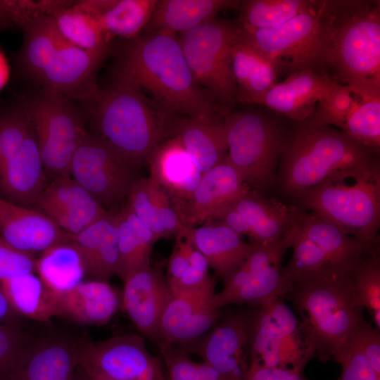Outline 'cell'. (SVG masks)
I'll return each instance as SVG.
<instances>
[{
    "instance_id": "44dd1931",
    "label": "cell",
    "mask_w": 380,
    "mask_h": 380,
    "mask_svg": "<svg viewBox=\"0 0 380 380\" xmlns=\"http://www.w3.org/2000/svg\"><path fill=\"white\" fill-rule=\"evenodd\" d=\"M341 86L312 70L291 74L277 82L253 104L265 106L295 122L308 119L318 104L327 100Z\"/></svg>"
},
{
    "instance_id": "f546056e",
    "label": "cell",
    "mask_w": 380,
    "mask_h": 380,
    "mask_svg": "<svg viewBox=\"0 0 380 380\" xmlns=\"http://www.w3.org/2000/svg\"><path fill=\"white\" fill-rule=\"evenodd\" d=\"M234 0H157L146 33L177 36L215 19L219 12L239 8Z\"/></svg>"
},
{
    "instance_id": "603a6c76",
    "label": "cell",
    "mask_w": 380,
    "mask_h": 380,
    "mask_svg": "<svg viewBox=\"0 0 380 380\" xmlns=\"http://www.w3.org/2000/svg\"><path fill=\"white\" fill-rule=\"evenodd\" d=\"M124 283L122 303L126 312L144 336L157 343L160 318L171 297L163 273L149 265Z\"/></svg>"
},
{
    "instance_id": "30bf717a",
    "label": "cell",
    "mask_w": 380,
    "mask_h": 380,
    "mask_svg": "<svg viewBox=\"0 0 380 380\" xmlns=\"http://www.w3.org/2000/svg\"><path fill=\"white\" fill-rule=\"evenodd\" d=\"M47 184L35 134L29 121L0 128V193L3 198L34 205Z\"/></svg>"
},
{
    "instance_id": "f1b7e54d",
    "label": "cell",
    "mask_w": 380,
    "mask_h": 380,
    "mask_svg": "<svg viewBox=\"0 0 380 380\" xmlns=\"http://www.w3.org/2000/svg\"><path fill=\"white\" fill-rule=\"evenodd\" d=\"M230 66L240 103L253 104L277 83L276 65L243 38L241 30L232 47Z\"/></svg>"
},
{
    "instance_id": "11a10c76",
    "label": "cell",
    "mask_w": 380,
    "mask_h": 380,
    "mask_svg": "<svg viewBox=\"0 0 380 380\" xmlns=\"http://www.w3.org/2000/svg\"><path fill=\"white\" fill-rule=\"evenodd\" d=\"M246 380H308L300 374L281 367H268L257 362H249Z\"/></svg>"
},
{
    "instance_id": "cb8c5ba5",
    "label": "cell",
    "mask_w": 380,
    "mask_h": 380,
    "mask_svg": "<svg viewBox=\"0 0 380 380\" xmlns=\"http://www.w3.org/2000/svg\"><path fill=\"white\" fill-rule=\"evenodd\" d=\"M119 212H109L70 243L77 251L85 274L91 280L108 281L116 274L118 260Z\"/></svg>"
},
{
    "instance_id": "7dc6e473",
    "label": "cell",
    "mask_w": 380,
    "mask_h": 380,
    "mask_svg": "<svg viewBox=\"0 0 380 380\" xmlns=\"http://www.w3.org/2000/svg\"><path fill=\"white\" fill-rule=\"evenodd\" d=\"M39 1L0 0V30L23 27L42 13Z\"/></svg>"
},
{
    "instance_id": "b9f144b4",
    "label": "cell",
    "mask_w": 380,
    "mask_h": 380,
    "mask_svg": "<svg viewBox=\"0 0 380 380\" xmlns=\"http://www.w3.org/2000/svg\"><path fill=\"white\" fill-rule=\"evenodd\" d=\"M314 0L241 1L239 25L244 30L277 27L308 11Z\"/></svg>"
},
{
    "instance_id": "8992f818",
    "label": "cell",
    "mask_w": 380,
    "mask_h": 380,
    "mask_svg": "<svg viewBox=\"0 0 380 380\" xmlns=\"http://www.w3.org/2000/svg\"><path fill=\"white\" fill-rule=\"evenodd\" d=\"M360 241L367 250L379 246V160L357 171L330 179L294 201Z\"/></svg>"
},
{
    "instance_id": "c3c4849f",
    "label": "cell",
    "mask_w": 380,
    "mask_h": 380,
    "mask_svg": "<svg viewBox=\"0 0 380 380\" xmlns=\"http://www.w3.org/2000/svg\"><path fill=\"white\" fill-rule=\"evenodd\" d=\"M156 343L167 368L169 380H200L196 362L183 349L162 341Z\"/></svg>"
},
{
    "instance_id": "be15d7a7",
    "label": "cell",
    "mask_w": 380,
    "mask_h": 380,
    "mask_svg": "<svg viewBox=\"0 0 380 380\" xmlns=\"http://www.w3.org/2000/svg\"><path fill=\"white\" fill-rule=\"evenodd\" d=\"M75 380H88L85 373L80 365L77 368Z\"/></svg>"
},
{
    "instance_id": "94428289",
    "label": "cell",
    "mask_w": 380,
    "mask_h": 380,
    "mask_svg": "<svg viewBox=\"0 0 380 380\" xmlns=\"http://www.w3.org/2000/svg\"><path fill=\"white\" fill-rule=\"evenodd\" d=\"M9 78V67L6 58L0 51V90L5 86Z\"/></svg>"
},
{
    "instance_id": "ffe728a7",
    "label": "cell",
    "mask_w": 380,
    "mask_h": 380,
    "mask_svg": "<svg viewBox=\"0 0 380 380\" xmlns=\"http://www.w3.org/2000/svg\"><path fill=\"white\" fill-rule=\"evenodd\" d=\"M64 231L75 235L107 213L71 176L55 177L34 205Z\"/></svg>"
},
{
    "instance_id": "e7e4bbea",
    "label": "cell",
    "mask_w": 380,
    "mask_h": 380,
    "mask_svg": "<svg viewBox=\"0 0 380 380\" xmlns=\"http://www.w3.org/2000/svg\"><path fill=\"white\" fill-rule=\"evenodd\" d=\"M376 380H380V377L376 378Z\"/></svg>"
},
{
    "instance_id": "74e56055",
    "label": "cell",
    "mask_w": 380,
    "mask_h": 380,
    "mask_svg": "<svg viewBox=\"0 0 380 380\" xmlns=\"http://www.w3.org/2000/svg\"><path fill=\"white\" fill-rule=\"evenodd\" d=\"M24 41L19 54L23 72L37 81L54 51L65 40L51 15H42L22 27Z\"/></svg>"
},
{
    "instance_id": "8fae6325",
    "label": "cell",
    "mask_w": 380,
    "mask_h": 380,
    "mask_svg": "<svg viewBox=\"0 0 380 380\" xmlns=\"http://www.w3.org/2000/svg\"><path fill=\"white\" fill-rule=\"evenodd\" d=\"M320 0L308 11L272 28L244 30L243 38L270 59L279 72H318ZM240 26V25H239Z\"/></svg>"
},
{
    "instance_id": "6125c7cd",
    "label": "cell",
    "mask_w": 380,
    "mask_h": 380,
    "mask_svg": "<svg viewBox=\"0 0 380 380\" xmlns=\"http://www.w3.org/2000/svg\"><path fill=\"white\" fill-rule=\"evenodd\" d=\"M84 372L85 373L88 380H115L106 375L101 373L100 372L87 367H82Z\"/></svg>"
},
{
    "instance_id": "484cf974",
    "label": "cell",
    "mask_w": 380,
    "mask_h": 380,
    "mask_svg": "<svg viewBox=\"0 0 380 380\" xmlns=\"http://www.w3.org/2000/svg\"><path fill=\"white\" fill-rule=\"evenodd\" d=\"M147 162L150 177L167 193L172 203L187 201L203 175L184 148L172 137L158 144Z\"/></svg>"
},
{
    "instance_id": "ba28073f",
    "label": "cell",
    "mask_w": 380,
    "mask_h": 380,
    "mask_svg": "<svg viewBox=\"0 0 380 380\" xmlns=\"http://www.w3.org/2000/svg\"><path fill=\"white\" fill-rule=\"evenodd\" d=\"M240 30L238 22L214 19L178 37L195 81L224 115L236 101L230 53Z\"/></svg>"
},
{
    "instance_id": "2e32d148",
    "label": "cell",
    "mask_w": 380,
    "mask_h": 380,
    "mask_svg": "<svg viewBox=\"0 0 380 380\" xmlns=\"http://www.w3.org/2000/svg\"><path fill=\"white\" fill-rule=\"evenodd\" d=\"M80 342L65 334L32 339L0 369V380H75Z\"/></svg>"
},
{
    "instance_id": "e575fe53",
    "label": "cell",
    "mask_w": 380,
    "mask_h": 380,
    "mask_svg": "<svg viewBox=\"0 0 380 380\" xmlns=\"http://www.w3.org/2000/svg\"><path fill=\"white\" fill-rule=\"evenodd\" d=\"M14 310L37 322H47L58 315L56 294L32 272L0 281Z\"/></svg>"
},
{
    "instance_id": "9c48e42d",
    "label": "cell",
    "mask_w": 380,
    "mask_h": 380,
    "mask_svg": "<svg viewBox=\"0 0 380 380\" xmlns=\"http://www.w3.org/2000/svg\"><path fill=\"white\" fill-rule=\"evenodd\" d=\"M20 103L32 123L46 172L55 177L70 175L86 132L80 113L70 99L46 90Z\"/></svg>"
},
{
    "instance_id": "d590c367",
    "label": "cell",
    "mask_w": 380,
    "mask_h": 380,
    "mask_svg": "<svg viewBox=\"0 0 380 380\" xmlns=\"http://www.w3.org/2000/svg\"><path fill=\"white\" fill-rule=\"evenodd\" d=\"M51 17L63 38L71 44L91 53H108L110 37L80 1L58 10Z\"/></svg>"
},
{
    "instance_id": "f5cc1de1",
    "label": "cell",
    "mask_w": 380,
    "mask_h": 380,
    "mask_svg": "<svg viewBox=\"0 0 380 380\" xmlns=\"http://www.w3.org/2000/svg\"><path fill=\"white\" fill-rule=\"evenodd\" d=\"M32 338L18 324H0V369Z\"/></svg>"
},
{
    "instance_id": "f35d334b",
    "label": "cell",
    "mask_w": 380,
    "mask_h": 380,
    "mask_svg": "<svg viewBox=\"0 0 380 380\" xmlns=\"http://www.w3.org/2000/svg\"><path fill=\"white\" fill-rule=\"evenodd\" d=\"M35 270L46 286L56 294L74 288L85 275L82 260L70 243L44 251L36 261Z\"/></svg>"
},
{
    "instance_id": "8d00e7d4",
    "label": "cell",
    "mask_w": 380,
    "mask_h": 380,
    "mask_svg": "<svg viewBox=\"0 0 380 380\" xmlns=\"http://www.w3.org/2000/svg\"><path fill=\"white\" fill-rule=\"evenodd\" d=\"M291 247L293 248L291 258L281 270L282 298L296 283L334 275L343 276L322 250L299 230L296 223Z\"/></svg>"
},
{
    "instance_id": "ee69618b",
    "label": "cell",
    "mask_w": 380,
    "mask_h": 380,
    "mask_svg": "<svg viewBox=\"0 0 380 380\" xmlns=\"http://www.w3.org/2000/svg\"><path fill=\"white\" fill-rule=\"evenodd\" d=\"M342 131L361 144L379 151L380 96L357 95Z\"/></svg>"
},
{
    "instance_id": "f907efd6",
    "label": "cell",
    "mask_w": 380,
    "mask_h": 380,
    "mask_svg": "<svg viewBox=\"0 0 380 380\" xmlns=\"http://www.w3.org/2000/svg\"><path fill=\"white\" fill-rule=\"evenodd\" d=\"M362 352L376 374L380 376V332L367 322L364 317L357 324L350 344Z\"/></svg>"
},
{
    "instance_id": "83f0119b",
    "label": "cell",
    "mask_w": 380,
    "mask_h": 380,
    "mask_svg": "<svg viewBox=\"0 0 380 380\" xmlns=\"http://www.w3.org/2000/svg\"><path fill=\"white\" fill-rule=\"evenodd\" d=\"M294 207L295 223L299 230L322 250L341 275H348L369 250L331 221L296 205Z\"/></svg>"
},
{
    "instance_id": "ac0fdd59",
    "label": "cell",
    "mask_w": 380,
    "mask_h": 380,
    "mask_svg": "<svg viewBox=\"0 0 380 380\" xmlns=\"http://www.w3.org/2000/svg\"><path fill=\"white\" fill-rule=\"evenodd\" d=\"M106 55L83 50L65 41L54 51L37 82L44 90L87 103L99 90L96 75Z\"/></svg>"
},
{
    "instance_id": "91938a15",
    "label": "cell",
    "mask_w": 380,
    "mask_h": 380,
    "mask_svg": "<svg viewBox=\"0 0 380 380\" xmlns=\"http://www.w3.org/2000/svg\"><path fill=\"white\" fill-rule=\"evenodd\" d=\"M196 367L200 380H229L222 374L205 362H196Z\"/></svg>"
},
{
    "instance_id": "9f6ffc18",
    "label": "cell",
    "mask_w": 380,
    "mask_h": 380,
    "mask_svg": "<svg viewBox=\"0 0 380 380\" xmlns=\"http://www.w3.org/2000/svg\"><path fill=\"white\" fill-rule=\"evenodd\" d=\"M210 220L220 222L235 232L240 236H251V228L243 216L233 203L216 213ZM209 220V221H210Z\"/></svg>"
},
{
    "instance_id": "60d3db41",
    "label": "cell",
    "mask_w": 380,
    "mask_h": 380,
    "mask_svg": "<svg viewBox=\"0 0 380 380\" xmlns=\"http://www.w3.org/2000/svg\"><path fill=\"white\" fill-rule=\"evenodd\" d=\"M281 331L267 302L253 308L248 336L249 362L268 367H281Z\"/></svg>"
},
{
    "instance_id": "816d5d0a",
    "label": "cell",
    "mask_w": 380,
    "mask_h": 380,
    "mask_svg": "<svg viewBox=\"0 0 380 380\" xmlns=\"http://www.w3.org/2000/svg\"><path fill=\"white\" fill-rule=\"evenodd\" d=\"M342 368L336 380H376V374L365 355L354 344H350L346 356L338 362Z\"/></svg>"
},
{
    "instance_id": "7bdbcfd3",
    "label": "cell",
    "mask_w": 380,
    "mask_h": 380,
    "mask_svg": "<svg viewBox=\"0 0 380 380\" xmlns=\"http://www.w3.org/2000/svg\"><path fill=\"white\" fill-rule=\"evenodd\" d=\"M355 304L365 308L380 329V256L379 246L362 255L348 274Z\"/></svg>"
},
{
    "instance_id": "9a60e30c",
    "label": "cell",
    "mask_w": 380,
    "mask_h": 380,
    "mask_svg": "<svg viewBox=\"0 0 380 380\" xmlns=\"http://www.w3.org/2000/svg\"><path fill=\"white\" fill-rule=\"evenodd\" d=\"M252 312L247 309L230 312L201 337L178 347L188 355H199L229 380H246Z\"/></svg>"
},
{
    "instance_id": "7a4b0ae2",
    "label": "cell",
    "mask_w": 380,
    "mask_h": 380,
    "mask_svg": "<svg viewBox=\"0 0 380 380\" xmlns=\"http://www.w3.org/2000/svg\"><path fill=\"white\" fill-rule=\"evenodd\" d=\"M116 72L148 91L172 115L224 116L195 81L177 36L146 33L129 39L120 54Z\"/></svg>"
},
{
    "instance_id": "277c9868",
    "label": "cell",
    "mask_w": 380,
    "mask_h": 380,
    "mask_svg": "<svg viewBox=\"0 0 380 380\" xmlns=\"http://www.w3.org/2000/svg\"><path fill=\"white\" fill-rule=\"evenodd\" d=\"M87 103L101 139L133 165L147 161L169 136L174 115L148 98L132 80L118 72Z\"/></svg>"
},
{
    "instance_id": "4316f807",
    "label": "cell",
    "mask_w": 380,
    "mask_h": 380,
    "mask_svg": "<svg viewBox=\"0 0 380 380\" xmlns=\"http://www.w3.org/2000/svg\"><path fill=\"white\" fill-rule=\"evenodd\" d=\"M182 234L204 255L209 267L223 280L244 262L253 248L251 242L244 241L232 229L215 220L188 228Z\"/></svg>"
},
{
    "instance_id": "6f0895ef",
    "label": "cell",
    "mask_w": 380,
    "mask_h": 380,
    "mask_svg": "<svg viewBox=\"0 0 380 380\" xmlns=\"http://www.w3.org/2000/svg\"><path fill=\"white\" fill-rule=\"evenodd\" d=\"M208 272L189 266L184 274L177 280L167 282L171 293L197 288L210 278Z\"/></svg>"
},
{
    "instance_id": "680465c9",
    "label": "cell",
    "mask_w": 380,
    "mask_h": 380,
    "mask_svg": "<svg viewBox=\"0 0 380 380\" xmlns=\"http://www.w3.org/2000/svg\"><path fill=\"white\" fill-rule=\"evenodd\" d=\"M19 317L14 310L7 296L0 286V324H17Z\"/></svg>"
},
{
    "instance_id": "d6986e66",
    "label": "cell",
    "mask_w": 380,
    "mask_h": 380,
    "mask_svg": "<svg viewBox=\"0 0 380 380\" xmlns=\"http://www.w3.org/2000/svg\"><path fill=\"white\" fill-rule=\"evenodd\" d=\"M251 190L227 156L203 173L191 197L184 203H172L188 228L209 221L222 208L234 203Z\"/></svg>"
},
{
    "instance_id": "1f68e13d",
    "label": "cell",
    "mask_w": 380,
    "mask_h": 380,
    "mask_svg": "<svg viewBox=\"0 0 380 380\" xmlns=\"http://www.w3.org/2000/svg\"><path fill=\"white\" fill-rule=\"evenodd\" d=\"M233 205L251 228V242L265 245L285 236L295 223L294 205H287L253 190L239 198Z\"/></svg>"
},
{
    "instance_id": "ab89813d",
    "label": "cell",
    "mask_w": 380,
    "mask_h": 380,
    "mask_svg": "<svg viewBox=\"0 0 380 380\" xmlns=\"http://www.w3.org/2000/svg\"><path fill=\"white\" fill-rule=\"evenodd\" d=\"M267 303L282 334L281 368L301 374L312 355L300 320L282 298L277 297Z\"/></svg>"
},
{
    "instance_id": "5b68a950",
    "label": "cell",
    "mask_w": 380,
    "mask_h": 380,
    "mask_svg": "<svg viewBox=\"0 0 380 380\" xmlns=\"http://www.w3.org/2000/svg\"><path fill=\"white\" fill-rule=\"evenodd\" d=\"M292 300L312 357L339 362L346 355L362 309L353 299L348 275H334L292 285Z\"/></svg>"
},
{
    "instance_id": "681fc988",
    "label": "cell",
    "mask_w": 380,
    "mask_h": 380,
    "mask_svg": "<svg viewBox=\"0 0 380 380\" xmlns=\"http://www.w3.org/2000/svg\"><path fill=\"white\" fill-rule=\"evenodd\" d=\"M36 261L32 254L14 248L0 236V281L33 272Z\"/></svg>"
},
{
    "instance_id": "f6af8a7d",
    "label": "cell",
    "mask_w": 380,
    "mask_h": 380,
    "mask_svg": "<svg viewBox=\"0 0 380 380\" xmlns=\"http://www.w3.org/2000/svg\"><path fill=\"white\" fill-rule=\"evenodd\" d=\"M161 187L150 177L136 179L128 194L127 207L153 234L156 241L167 238L159 213Z\"/></svg>"
},
{
    "instance_id": "4fadbf2b",
    "label": "cell",
    "mask_w": 380,
    "mask_h": 380,
    "mask_svg": "<svg viewBox=\"0 0 380 380\" xmlns=\"http://www.w3.org/2000/svg\"><path fill=\"white\" fill-rule=\"evenodd\" d=\"M134 165L96 134L86 131L70 165V175L99 203L128 196L136 180Z\"/></svg>"
},
{
    "instance_id": "52a82bcc",
    "label": "cell",
    "mask_w": 380,
    "mask_h": 380,
    "mask_svg": "<svg viewBox=\"0 0 380 380\" xmlns=\"http://www.w3.org/2000/svg\"><path fill=\"white\" fill-rule=\"evenodd\" d=\"M227 157L251 190L265 196L277 180V167L289 131L264 113L244 110L224 117Z\"/></svg>"
},
{
    "instance_id": "db71d44e",
    "label": "cell",
    "mask_w": 380,
    "mask_h": 380,
    "mask_svg": "<svg viewBox=\"0 0 380 380\" xmlns=\"http://www.w3.org/2000/svg\"><path fill=\"white\" fill-rule=\"evenodd\" d=\"M175 237V245L167 263V282L179 279L190 266L188 258L189 240L182 233Z\"/></svg>"
},
{
    "instance_id": "3957f363",
    "label": "cell",
    "mask_w": 380,
    "mask_h": 380,
    "mask_svg": "<svg viewBox=\"0 0 380 380\" xmlns=\"http://www.w3.org/2000/svg\"><path fill=\"white\" fill-rule=\"evenodd\" d=\"M379 152L331 126L307 119L296 122L279 162L280 189L294 201L330 179L354 172L379 160Z\"/></svg>"
},
{
    "instance_id": "d4e9b609",
    "label": "cell",
    "mask_w": 380,
    "mask_h": 380,
    "mask_svg": "<svg viewBox=\"0 0 380 380\" xmlns=\"http://www.w3.org/2000/svg\"><path fill=\"white\" fill-rule=\"evenodd\" d=\"M224 117H183L171 124L168 137L178 141L202 173L227 156Z\"/></svg>"
},
{
    "instance_id": "836d02e7",
    "label": "cell",
    "mask_w": 380,
    "mask_h": 380,
    "mask_svg": "<svg viewBox=\"0 0 380 380\" xmlns=\"http://www.w3.org/2000/svg\"><path fill=\"white\" fill-rule=\"evenodd\" d=\"M156 241L152 232L127 206L119 212L116 275L123 282L136 272L151 265V249Z\"/></svg>"
},
{
    "instance_id": "7c38bea8",
    "label": "cell",
    "mask_w": 380,
    "mask_h": 380,
    "mask_svg": "<svg viewBox=\"0 0 380 380\" xmlns=\"http://www.w3.org/2000/svg\"><path fill=\"white\" fill-rule=\"evenodd\" d=\"M294 225L281 239L265 245L253 243L244 262L226 279L215 304L220 308L229 304L259 307L272 299L282 298L281 260L291 247Z\"/></svg>"
},
{
    "instance_id": "7402d4cb",
    "label": "cell",
    "mask_w": 380,
    "mask_h": 380,
    "mask_svg": "<svg viewBox=\"0 0 380 380\" xmlns=\"http://www.w3.org/2000/svg\"><path fill=\"white\" fill-rule=\"evenodd\" d=\"M0 236L14 248L32 255L69 243L73 238L44 213L1 196Z\"/></svg>"
},
{
    "instance_id": "e0dca14e",
    "label": "cell",
    "mask_w": 380,
    "mask_h": 380,
    "mask_svg": "<svg viewBox=\"0 0 380 380\" xmlns=\"http://www.w3.org/2000/svg\"><path fill=\"white\" fill-rule=\"evenodd\" d=\"M215 284L210 276L197 288L171 293L160 318L158 342L181 346L213 328L222 317L214 300Z\"/></svg>"
},
{
    "instance_id": "d6a6232c",
    "label": "cell",
    "mask_w": 380,
    "mask_h": 380,
    "mask_svg": "<svg viewBox=\"0 0 380 380\" xmlns=\"http://www.w3.org/2000/svg\"><path fill=\"white\" fill-rule=\"evenodd\" d=\"M81 5L111 38L128 40L139 35L149 22L157 0H85Z\"/></svg>"
},
{
    "instance_id": "5bb4252c",
    "label": "cell",
    "mask_w": 380,
    "mask_h": 380,
    "mask_svg": "<svg viewBox=\"0 0 380 380\" xmlns=\"http://www.w3.org/2000/svg\"><path fill=\"white\" fill-rule=\"evenodd\" d=\"M78 362L115 380H167L164 363L148 352L144 338L137 334L81 341Z\"/></svg>"
},
{
    "instance_id": "6da1fadb",
    "label": "cell",
    "mask_w": 380,
    "mask_h": 380,
    "mask_svg": "<svg viewBox=\"0 0 380 380\" xmlns=\"http://www.w3.org/2000/svg\"><path fill=\"white\" fill-rule=\"evenodd\" d=\"M318 72L360 96H380V1L320 0Z\"/></svg>"
},
{
    "instance_id": "bcb514c9",
    "label": "cell",
    "mask_w": 380,
    "mask_h": 380,
    "mask_svg": "<svg viewBox=\"0 0 380 380\" xmlns=\"http://www.w3.org/2000/svg\"><path fill=\"white\" fill-rule=\"evenodd\" d=\"M357 96V94L348 87L341 85L327 100L317 105L315 112L307 120L317 124L334 125L342 130Z\"/></svg>"
},
{
    "instance_id": "4dcf8cb0",
    "label": "cell",
    "mask_w": 380,
    "mask_h": 380,
    "mask_svg": "<svg viewBox=\"0 0 380 380\" xmlns=\"http://www.w3.org/2000/svg\"><path fill=\"white\" fill-rule=\"evenodd\" d=\"M56 296L58 316L82 324H106L120 305L118 293L108 281L81 282Z\"/></svg>"
}]
</instances>
